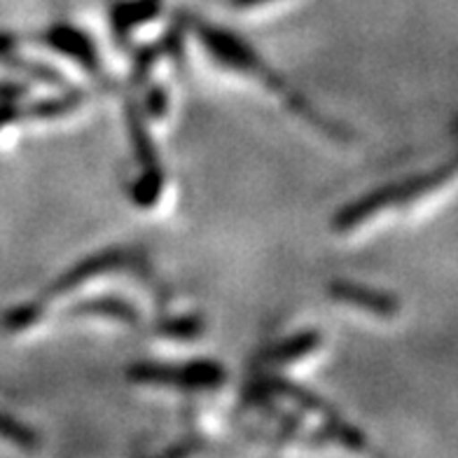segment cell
Segmentation results:
<instances>
[{"label": "cell", "mask_w": 458, "mask_h": 458, "mask_svg": "<svg viewBox=\"0 0 458 458\" xmlns=\"http://www.w3.org/2000/svg\"><path fill=\"white\" fill-rule=\"evenodd\" d=\"M131 379L145 386L181 388V391H199V388H217L227 379L217 362H192L185 368H164V365H140L131 369Z\"/></svg>", "instance_id": "cell-2"}, {"label": "cell", "mask_w": 458, "mask_h": 458, "mask_svg": "<svg viewBox=\"0 0 458 458\" xmlns=\"http://www.w3.org/2000/svg\"><path fill=\"white\" fill-rule=\"evenodd\" d=\"M320 346H323V337H320L318 332H300V335L290 337L288 342H281L276 349L269 351L267 362H272V365H288V362L307 360L309 356H314Z\"/></svg>", "instance_id": "cell-5"}, {"label": "cell", "mask_w": 458, "mask_h": 458, "mask_svg": "<svg viewBox=\"0 0 458 458\" xmlns=\"http://www.w3.org/2000/svg\"><path fill=\"white\" fill-rule=\"evenodd\" d=\"M159 3L162 0H136V3L131 0L127 5L117 7L113 13V24L117 33H131L139 26L148 24L159 14Z\"/></svg>", "instance_id": "cell-6"}, {"label": "cell", "mask_w": 458, "mask_h": 458, "mask_svg": "<svg viewBox=\"0 0 458 458\" xmlns=\"http://www.w3.org/2000/svg\"><path fill=\"white\" fill-rule=\"evenodd\" d=\"M267 3H274V0H232V5L242 7V10H250V7H262Z\"/></svg>", "instance_id": "cell-8"}, {"label": "cell", "mask_w": 458, "mask_h": 458, "mask_svg": "<svg viewBox=\"0 0 458 458\" xmlns=\"http://www.w3.org/2000/svg\"><path fill=\"white\" fill-rule=\"evenodd\" d=\"M330 297L339 304H346L351 309H360L372 316H391L393 314V300L381 295L377 290L365 288L360 284H349V281H337L332 284Z\"/></svg>", "instance_id": "cell-4"}, {"label": "cell", "mask_w": 458, "mask_h": 458, "mask_svg": "<svg viewBox=\"0 0 458 458\" xmlns=\"http://www.w3.org/2000/svg\"><path fill=\"white\" fill-rule=\"evenodd\" d=\"M49 47H55L68 59L78 61L80 68H85L91 75H101V64H98L97 49L89 43V38L85 33H80L72 26H52L49 33L45 36Z\"/></svg>", "instance_id": "cell-3"}, {"label": "cell", "mask_w": 458, "mask_h": 458, "mask_svg": "<svg viewBox=\"0 0 458 458\" xmlns=\"http://www.w3.org/2000/svg\"><path fill=\"white\" fill-rule=\"evenodd\" d=\"M194 33H197V38H199V43L204 45L206 52H208L220 66L236 72V75H242V78L250 80V82L259 85L262 89L274 94V97L284 98V103L293 110V113L304 117V120H307L309 124H314L318 131L330 133L335 139H344L342 129L330 124L323 114H318L311 106H307V101H304L300 94L288 89V87H285V80L278 78L276 72L255 55L253 49H250V45H246L243 40L232 36V33H225V30H220L217 26L211 24H197L194 26Z\"/></svg>", "instance_id": "cell-1"}, {"label": "cell", "mask_w": 458, "mask_h": 458, "mask_svg": "<svg viewBox=\"0 0 458 458\" xmlns=\"http://www.w3.org/2000/svg\"><path fill=\"white\" fill-rule=\"evenodd\" d=\"M14 47V40L5 33H0V56H7L10 55V49Z\"/></svg>", "instance_id": "cell-9"}, {"label": "cell", "mask_w": 458, "mask_h": 458, "mask_svg": "<svg viewBox=\"0 0 458 458\" xmlns=\"http://www.w3.org/2000/svg\"><path fill=\"white\" fill-rule=\"evenodd\" d=\"M17 114L19 110L17 106H14V98H0V129L7 127Z\"/></svg>", "instance_id": "cell-7"}]
</instances>
